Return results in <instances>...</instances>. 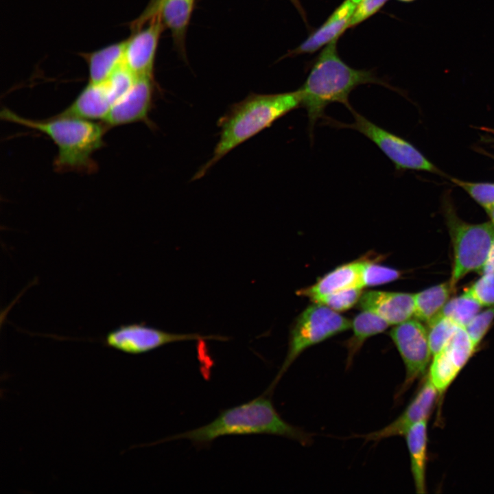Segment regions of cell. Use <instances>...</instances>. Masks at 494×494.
I'll list each match as a JSON object with an SVG mask.
<instances>
[{"instance_id":"obj_1","label":"cell","mask_w":494,"mask_h":494,"mask_svg":"<svg viewBox=\"0 0 494 494\" xmlns=\"http://www.w3.org/2000/svg\"><path fill=\"white\" fill-rule=\"evenodd\" d=\"M302 106L298 89L275 94L251 93L234 104L218 121L220 138L212 157L195 174L197 180L228 152L290 112Z\"/></svg>"},{"instance_id":"obj_2","label":"cell","mask_w":494,"mask_h":494,"mask_svg":"<svg viewBox=\"0 0 494 494\" xmlns=\"http://www.w3.org/2000/svg\"><path fill=\"white\" fill-rule=\"evenodd\" d=\"M337 40L336 38L325 46L298 89L302 107L307 111L311 139L316 124L325 116L329 104L341 103L349 110L352 106L349 95L359 85L373 83L390 87L371 71L355 69L344 62L337 53Z\"/></svg>"},{"instance_id":"obj_3","label":"cell","mask_w":494,"mask_h":494,"mask_svg":"<svg viewBox=\"0 0 494 494\" xmlns=\"http://www.w3.org/2000/svg\"><path fill=\"white\" fill-rule=\"evenodd\" d=\"M252 434L283 436L303 445L312 443V435L284 421L265 394L245 403L221 411L217 418L209 424L172 436L163 441L187 439L198 447H204L219 437Z\"/></svg>"},{"instance_id":"obj_4","label":"cell","mask_w":494,"mask_h":494,"mask_svg":"<svg viewBox=\"0 0 494 494\" xmlns=\"http://www.w3.org/2000/svg\"><path fill=\"white\" fill-rule=\"evenodd\" d=\"M1 117L41 132L57 145L54 165L60 172H93L97 169L93 154L104 145V135L108 126L92 120L58 115L46 120H34L19 116L8 108Z\"/></svg>"},{"instance_id":"obj_5","label":"cell","mask_w":494,"mask_h":494,"mask_svg":"<svg viewBox=\"0 0 494 494\" xmlns=\"http://www.w3.org/2000/svg\"><path fill=\"white\" fill-rule=\"evenodd\" d=\"M445 217L452 248L453 265L449 280L456 288L467 274L482 270L494 244V223L470 224L460 220L449 203L445 204Z\"/></svg>"},{"instance_id":"obj_6","label":"cell","mask_w":494,"mask_h":494,"mask_svg":"<svg viewBox=\"0 0 494 494\" xmlns=\"http://www.w3.org/2000/svg\"><path fill=\"white\" fill-rule=\"evenodd\" d=\"M351 327V320L322 304L314 303L293 323L285 360L266 394L272 392L283 375L307 349Z\"/></svg>"},{"instance_id":"obj_7","label":"cell","mask_w":494,"mask_h":494,"mask_svg":"<svg viewBox=\"0 0 494 494\" xmlns=\"http://www.w3.org/2000/svg\"><path fill=\"white\" fill-rule=\"evenodd\" d=\"M354 117L351 124H344L325 116L323 123L336 128H349L364 135L374 143L391 161L397 171L412 169L438 173V169L415 146L403 138L376 125L351 106Z\"/></svg>"},{"instance_id":"obj_8","label":"cell","mask_w":494,"mask_h":494,"mask_svg":"<svg viewBox=\"0 0 494 494\" xmlns=\"http://www.w3.org/2000/svg\"><path fill=\"white\" fill-rule=\"evenodd\" d=\"M216 339L224 337L199 333H176L146 325L144 323L121 325L108 331L102 339L105 346L129 355L143 354L167 344Z\"/></svg>"},{"instance_id":"obj_9","label":"cell","mask_w":494,"mask_h":494,"mask_svg":"<svg viewBox=\"0 0 494 494\" xmlns=\"http://www.w3.org/2000/svg\"><path fill=\"white\" fill-rule=\"evenodd\" d=\"M390 336L405 368V377L396 394L399 398L426 372L432 356L427 328L417 319H409L395 325Z\"/></svg>"},{"instance_id":"obj_10","label":"cell","mask_w":494,"mask_h":494,"mask_svg":"<svg viewBox=\"0 0 494 494\" xmlns=\"http://www.w3.org/2000/svg\"><path fill=\"white\" fill-rule=\"evenodd\" d=\"M131 29L125 40L124 64L137 77L153 78L156 50L165 27L158 16H153Z\"/></svg>"},{"instance_id":"obj_11","label":"cell","mask_w":494,"mask_h":494,"mask_svg":"<svg viewBox=\"0 0 494 494\" xmlns=\"http://www.w3.org/2000/svg\"><path fill=\"white\" fill-rule=\"evenodd\" d=\"M475 349L464 328L458 327L443 349L432 356L427 377L438 395L445 392Z\"/></svg>"},{"instance_id":"obj_12","label":"cell","mask_w":494,"mask_h":494,"mask_svg":"<svg viewBox=\"0 0 494 494\" xmlns=\"http://www.w3.org/2000/svg\"><path fill=\"white\" fill-rule=\"evenodd\" d=\"M196 0H150L148 7L131 27L141 25L153 16H158L170 30L174 44L185 56V38Z\"/></svg>"},{"instance_id":"obj_13","label":"cell","mask_w":494,"mask_h":494,"mask_svg":"<svg viewBox=\"0 0 494 494\" xmlns=\"http://www.w3.org/2000/svg\"><path fill=\"white\" fill-rule=\"evenodd\" d=\"M438 396L437 390L427 376L416 395L398 418L380 430L357 437L366 442H378L392 436H405L414 424L428 419Z\"/></svg>"},{"instance_id":"obj_14","label":"cell","mask_w":494,"mask_h":494,"mask_svg":"<svg viewBox=\"0 0 494 494\" xmlns=\"http://www.w3.org/2000/svg\"><path fill=\"white\" fill-rule=\"evenodd\" d=\"M154 88V78L137 77L131 89L112 106L105 124L109 127L148 121Z\"/></svg>"},{"instance_id":"obj_15","label":"cell","mask_w":494,"mask_h":494,"mask_svg":"<svg viewBox=\"0 0 494 494\" xmlns=\"http://www.w3.org/2000/svg\"><path fill=\"white\" fill-rule=\"evenodd\" d=\"M359 305L362 311L377 315L389 325H397L414 316V294L368 291L362 293Z\"/></svg>"},{"instance_id":"obj_16","label":"cell","mask_w":494,"mask_h":494,"mask_svg":"<svg viewBox=\"0 0 494 494\" xmlns=\"http://www.w3.org/2000/svg\"><path fill=\"white\" fill-rule=\"evenodd\" d=\"M362 261L343 264L325 274L313 285L297 291V294L317 298L351 287L363 288L361 281Z\"/></svg>"},{"instance_id":"obj_17","label":"cell","mask_w":494,"mask_h":494,"mask_svg":"<svg viewBox=\"0 0 494 494\" xmlns=\"http://www.w3.org/2000/svg\"><path fill=\"white\" fill-rule=\"evenodd\" d=\"M112 106L105 84L89 82L71 105L59 115L92 121H104Z\"/></svg>"},{"instance_id":"obj_18","label":"cell","mask_w":494,"mask_h":494,"mask_svg":"<svg viewBox=\"0 0 494 494\" xmlns=\"http://www.w3.org/2000/svg\"><path fill=\"white\" fill-rule=\"evenodd\" d=\"M349 0H345L324 24L312 33L292 54L314 52L339 36L347 29L348 23L356 8Z\"/></svg>"},{"instance_id":"obj_19","label":"cell","mask_w":494,"mask_h":494,"mask_svg":"<svg viewBox=\"0 0 494 494\" xmlns=\"http://www.w3.org/2000/svg\"><path fill=\"white\" fill-rule=\"evenodd\" d=\"M427 419L414 424L407 432L405 440L410 460V469L416 492L426 493L425 473L427 461Z\"/></svg>"},{"instance_id":"obj_20","label":"cell","mask_w":494,"mask_h":494,"mask_svg":"<svg viewBox=\"0 0 494 494\" xmlns=\"http://www.w3.org/2000/svg\"><path fill=\"white\" fill-rule=\"evenodd\" d=\"M125 40L106 45L95 51L83 53L88 66L89 82H104L111 74L124 64Z\"/></svg>"},{"instance_id":"obj_21","label":"cell","mask_w":494,"mask_h":494,"mask_svg":"<svg viewBox=\"0 0 494 494\" xmlns=\"http://www.w3.org/2000/svg\"><path fill=\"white\" fill-rule=\"evenodd\" d=\"M389 325L377 315L362 311L351 320L352 336L346 341V367L349 368L356 354L369 338L384 331Z\"/></svg>"},{"instance_id":"obj_22","label":"cell","mask_w":494,"mask_h":494,"mask_svg":"<svg viewBox=\"0 0 494 494\" xmlns=\"http://www.w3.org/2000/svg\"><path fill=\"white\" fill-rule=\"evenodd\" d=\"M454 290L448 281L414 294V316L429 322L439 314Z\"/></svg>"},{"instance_id":"obj_23","label":"cell","mask_w":494,"mask_h":494,"mask_svg":"<svg viewBox=\"0 0 494 494\" xmlns=\"http://www.w3.org/2000/svg\"><path fill=\"white\" fill-rule=\"evenodd\" d=\"M482 307L478 301L464 291L460 296L450 298L439 314L464 328Z\"/></svg>"},{"instance_id":"obj_24","label":"cell","mask_w":494,"mask_h":494,"mask_svg":"<svg viewBox=\"0 0 494 494\" xmlns=\"http://www.w3.org/2000/svg\"><path fill=\"white\" fill-rule=\"evenodd\" d=\"M427 324L428 340L433 356L443 349L459 326L440 314Z\"/></svg>"},{"instance_id":"obj_25","label":"cell","mask_w":494,"mask_h":494,"mask_svg":"<svg viewBox=\"0 0 494 494\" xmlns=\"http://www.w3.org/2000/svg\"><path fill=\"white\" fill-rule=\"evenodd\" d=\"M401 272L395 268L368 261H362L361 281L364 287L379 285L398 279Z\"/></svg>"},{"instance_id":"obj_26","label":"cell","mask_w":494,"mask_h":494,"mask_svg":"<svg viewBox=\"0 0 494 494\" xmlns=\"http://www.w3.org/2000/svg\"><path fill=\"white\" fill-rule=\"evenodd\" d=\"M362 288L351 287L316 298L313 301L327 306L337 312L351 309L357 302L362 294Z\"/></svg>"},{"instance_id":"obj_27","label":"cell","mask_w":494,"mask_h":494,"mask_svg":"<svg viewBox=\"0 0 494 494\" xmlns=\"http://www.w3.org/2000/svg\"><path fill=\"white\" fill-rule=\"evenodd\" d=\"M137 78L124 64L104 82L113 105L131 89Z\"/></svg>"},{"instance_id":"obj_28","label":"cell","mask_w":494,"mask_h":494,"mask_svg":"<svg viewBox=\"0 0 494 494\" xmlns=\"http://www.w3.org/2000/svg\"><path fill=\"white\" fill-rule=\"evenodd\" d=\"M451 181L467 191L487 213L494 208V183L466 182L457 178H451Z\"/></svg>"},{"instance_id":"obj_29","label":"cell","mask_w":494,"mask_h":494,"mask_svg":"<svg viewBox=\"0 0 494 494\" xmlns=\"http://www.w3.org/2000/svg\"><path fill=\"white\" fill-rule=\"evenodd\" d=\"M494 320V305L478 312L464 327L475 348L480 344Z\"/></svg>"},{"instance_id":"obj_30","label":"cell","mask_w":494,"mask_h":494,"mask_svg":"<svg viewBox=\"0 0 494 494\" xmlns=\"http://www.w3.org/2000/svg\"><path fill=\"white\" fill-rule=\"evenodd\" d=\"M478 301L482 307L494 305V272L482 274L465 290Z\"/></svg>"},{"instance_id":"obj_31","label":"cell","mask_w":494,"mask_h":494,"mask_svg":"<svg viewBox=\"0 0 494 494\" xmlns=\"http://www.w3.org/2000/svg\"><path fill=\"white\" fill-rule=\"evenodd\" d=\"M388 0H362L356 7L347 25L353 27L376 13Z\"/></svg>"},{"instance_id":"obj_32","label":"cell","mask_w":494,"mask_h":494,"mask_svg":"<svg viewBox=\"0 0 494 494\" xmlns=\"http://www.w3.org/2000/svg\"><path fill=\"white\" fill-rule=\"evenodd\" d=\"M491 272H494V244L490 251L486 261L480 273L483 274Z\"/></svg>"},{"instance_id":"obj_33","label":"cell","mask_w":494,"mask_h":494,"mask_svg":"<svg viewBox=\"0 0 494 494\" xmlns=\"http://www.w3.org/2000/svg\"><path fill=\"white\" fill-rule=\"evenodd\" d=\"M488 215L491 220V221L494 223V208L489 213H488Z\"/></svg>"},{"instance_id":"obj_34","label":"cell","mask_w":494,"mask_h":494,"mask_svg":"<svg viewBox=\"0 0 494 494\" xmlns=\"http://www.w3.org/2000/svg\"><path fill=\"white\" fill-rule=\"evenodd\" d=\"M296 6V8L301 10V5L299 3L298 0H290Z\"/></svg>"},{"instance_id":"obj_35","label":"cell","mask_w":494,"mask_h":494,"mask_svg":"<svg viewBox=\"0 0 494 494\" xmlns=\"http://www.w3.org/2000/svg\"><path fill=\"white\" fill-rule=\"evenodd\" d=\"M355 5H357L362 0H349Z\"/></svg>"},{"instance_id":"obj_36","label":"cell","mask_w":494,"mask_h":494,"mask_svg":"<svg viewBox=\"0 0 494 494\" xmlns=\"http://www.w3.org/2000/svg\"><path fill=\"white\" fill-rule=\"evenodd\" d=\"M399 1H405V2H410V1H414V0H399Z\"/></svg>"}]
</instances>
